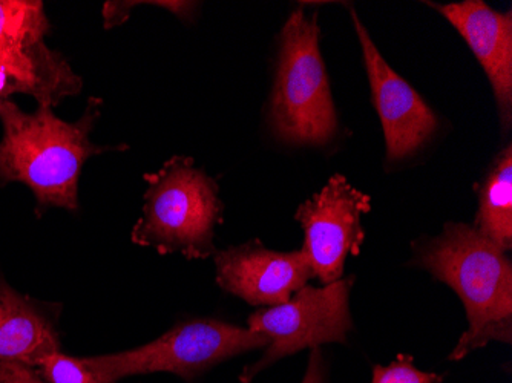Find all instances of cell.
<instances>
[{"label": "cell", "mask_w": 512, "mask_h": 383, "mask_svg": "<svg viewBox=\"0 0 512 383\" xmlns=\"http://www.w3.org/2000/svg\"><path fill=\"white\" fill-rule=\"evenodd\" d=\"M50 30L43 2L0 0V100L30 95L53 108L80 94L82 77L46 43Z\"/></svg>", "instance_id": "cell-6"}, {"label": "cell", "mask_w": 512, "mask_h": 383, "mask_svg": "<svg viewBox=\"0 0 512 383\" xmlns=\"http://www.w3.org/2000/svg\"><path fill=\"white\" fill-rule=\"evenodd\" d=\"M0 383H46L34 368L22 364H5L0 367Z\"/></svg>", "instance_id": "cell-16"}, {"label": "cell", "mask_w": 512, "mask_h": 383, "mask_svg": "<svg viewBox=\"0 0 512 383\" xmlns=\"http://www.w3.org/2000/svg\"><path fill=\"white\" fill-rule=\"evenodd\" d=\"M479 209L474 229L494 246L509 253L512 249V146L509 143L494 158L493 166L480 183Z\"/></svg>", "instance_id": "cell-13"}, {"label": "cell", "mask_w": 512, "mask_h": 383, "mask_svg": "<svg viewBox=\"0 0 512 383\" xmlns=\"http://www.w3.org/2000/svg\"><path fill=\"white\" fill-rule=\"evenodd\" d=\"M267 345L269 339L264 334L247 327L218 319H194L180 322L142 347L82 357V362L97 379L106 383L154 373L175 374L192 383L232 357L264 350Z\"/></svg>", "instance_id": "cell-5"}, {"label": "cell", "mask_w": 512, "mask_h": 383, "mask_svg": "<svg viewBox=\"0 0 512 383\" xmlns=\"http://www.w3.org/2000/svg\"><path fill=\"white\" fill-rule=\"evenodd\" d=\"M301 383H327V365L319 348H313L310 353L309 365Z\"/></svg>", "instance_id": "cell-17"}, {"label": "cell", "mask_w": 512, "mask_h": 383, "mask_svg": "<svg viewBox=\"0 0 512 383\" xmlns=\"http://www.w3.org/2000/svg\"><path fill=\"white\" fill-rule=\"evenodd\" d=\"M352 20L361 42L371 99L384 129L387 164H396L427 145L439 129V120L421 94L388 65L355 10Z\"/></svg>", "instance_id": "cell-9"}, {"label": "cell", "mask_w": 512, "mask_h": 383, "mask_svg": "<svg viewBox=\"0 0 512 383\" xmlns=\"http://www.w3.org/2000/svg\"><path fill=\"white\" fill-rule=\"evenodd\" d=\"M59 315V304H43L0 282V367L37 368L45 357L62 351Z\"/></svg>", "instance_id": "cell-12"}, {"label": "cell", "mask_w": 512, "mask_h": 383, "mask_svg": "<svg viewBox=\"0 0 512 383\" xmlns=\"http://www.w3.org/2000/svg\"><path fill=\"white\" fill-rule=\"evenodd\" d=\"M318 17L293 11L279 37L269 126L292 146H324L338 132V115L319 48Z\"/></svg>", "instance_id": "cell-3"}, {"label": "cell", "mask_w": 512, "mask_h": 383, "mask_svg": "<svg viewBox=\"0 0 512 383\" xmlns=\"http://www.w3.org/2000/svg\"><path fill=\"white\" fill-rule=\"evenodd\" d=\"M143 215L132 229V243L160 255L207 259L217 253L215 227L223 223L217 181L194 158L172 157L160 171L145 175Z\"/></svg>", "instance_id": "cell-4"}, {"label": "cell", "mask_w": 512, "mask_h": 383, "mask_svg": "<svg viewBox=\"0 0 512 383\" xmlns=\"http://www.w3.org/2000/svg\"><path fill=\"white\" fill-rule=\"evenodd\" d=\"M355 276L332 284L313 287L307 284L286 304L260 308L249 316L247 328L269 339L260 361L247 365L241 383H250L267 368L299 351L324 344H344L353 330L350 292Z\"/></svg>", "instance_id": "cell-7"}, {"label": "cell", "mask_w": 512, "mask_h": 383, "mask_svg": "<svg viewBox=\"0 0 512 383\" xmlns=\"http://www.w3.org/2000/svg\"><path fill=\"white\" fill-rule=\"evenodd\" d=\"M428 7L456 28L482 65L493 88L503 131L512 125V13H500L482 0Z\"/></svg>", "instance_id": "cell-11"}, {"label": "cell", "mask_w": 512, "mask_h": 383, "mask_svg": "<svg viewBox=\"0 0 512 383\" xmlns=\"http://www.w3.org/2000/svg\"><path fill=\"white\" fill-rule=\"evenodd\" d=\"M410 266L444 282L459 296L468 328L451 351L462 361L490 342H512V262L471 224L448 223L442 233L411 244Z\"/></svg>", "instance_id": "cell-2"}, {"label": "cell", "mask_w": 512, "mask_h": 383, "mask_svg": "<svg viewBox=\"0 0 512 383\" xmlns=\"http://www.w3.org/2000/svg\"><path fill=\"white\" fill-rule=\"evenodd\" d=\"M103 100L91 97L85 114L68 123L51 106L25 112L11 99L0 100V186L22 183L40 207L79 209V180L83 164L94 155L128 146H99L91 132L100 118Z\"/></svg>", "instance_id": "cell-1"}, {"label": "cell", "mask_w": 512, "mask_h": 383, "mask_svg": "<svg viewBox=\"0 0 512 383\" xmlns=\"http://www.w3.org/2000/svg\"><path fill=\"white\" fill-rule=\"evenodd\" d=\"M37 370L46 383H106L97 379L80 357L66 356L62 351L45 357Z\"/></svg>", "instance_id": "cell-14"}, {"label": "cell", "mask_w": 512, "mask_h": 383, "mask_svg": "<svg viewBox=\"0 0 512 383\" xmlns=\"http://www.w3.org/2000/svg\"><path fill=\"white\" fill-rule=\"evenodd\" d=\"M444 376L414 367L413 357L399 354L388 367L376 365L371 383H442Z\"/></svg>", "instance_id": "cell-15"}, {"label": "cell", "mask_w": 512, "mask_h": 383, "mask_svg": "<svg viewBox=\"0 0 512 383\" xmlns=\"http://www.w3.org/2000/svg\"><path fill=\"white\" fill-rule=\"evenodd\" d=\"M370 209L368 195L335 175L296 210L295 220L304 230L301 250L322 285L344 278L348 255H358L364 243L362 215Z\"/></svg>", "instance_id": "cell-8"}, {"label": "cell", "mask_w": 512, "mask_h": 383, "mask_svg": "<svg viewBox=\"0 0 512 383\" xmlns=\"http://www.w3.org/2000/svg\"><path fill=\"white\" fill-rule=\"evenodd\" d=\"M215 269L224 292L255 307L286 304L315 278L302 250L276 252L258 239L215 253Z\"/></svg>", "instance_id": "cell-10"}]
</instances>
